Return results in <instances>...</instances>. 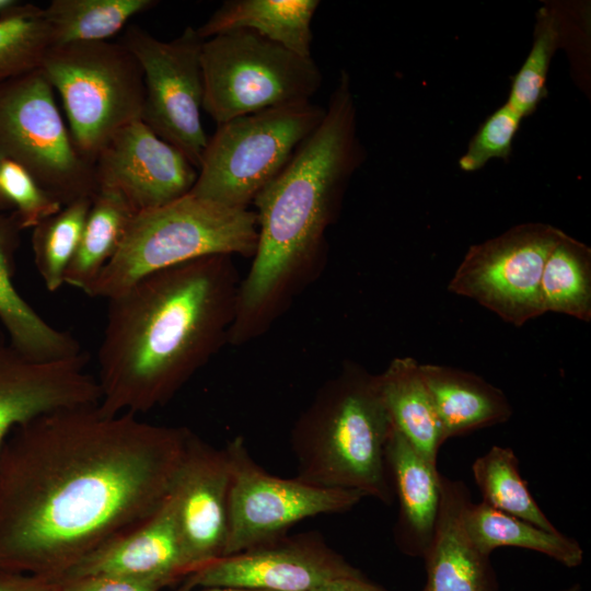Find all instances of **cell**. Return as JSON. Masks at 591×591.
I'll list each match as a JSON object with an SVG mask.
<instances>
[{
    "label": "cell",
    "mask_w": 591,
    "mask_h": 591,
    "mask_svg": "<svg viewBox=\"0 0 591 591\" xmlns=\"http://www.w3.org/2000/svg\"><path fill=\"white\" fill-rule=\"evenodd\" d=\"M99 187L118 192L136 212L187 195L198 170L141 119L121 128L94 161Z\"/></svg>",
    "instance_id": "obj_15"
},
{
    "label": "cell",
    "mask_w": 591,
    "mask_h": 591,
    "mask_svg": "<svg viewBox=\"0 0 591 591\" xmlns=\"http://www.w3.org/2000/svg\"><path fill=\"white\" fill-rule=\"evenodd\" d=\"M568 19L560 4H546L536 13L531 50L512 80L507 101L523 118L533 114L546 97L552 58L569 39Z\"/></svg>",
    "instance_id": "obj_29"
},
{
    "label": "cell",
    "mask_w": 591,
    "mask_h": 591,
    "mask_svg": "<svg viewBox=\"0 0 591 591\" xmlns=\"http://www.w3.org/2000/svg\"><path fill=\"white\" fill-rule=\"evenodd\" d=\"M311 591H387L371 582L364 575L329 580Z\"/></svg>",
    "instance_id": "obj_36"
},
{
    "label": "cell",
    "mask_w": 591,
    "mask_h": 591,
    "mask_svg": "<svg viewBox=\"0 0 591 591\" xmlns=\"http://www.w3.org/2000/svg\"><path fill=\"white\" fill-rule=\"evenodd\" d=\"M472 474L485 505L549 532L558 531L531 495L511 448L491 447L474 461Z\"/></svg>",
    "instance_id": "obj_28"
},
{
    "label": "cell",
    "mask_w": 591,
    "mask_h": 591,
    "mask_svg": "<svg viewBox=\"0 0 591 591\" xmlns=\"http://www.w3.org/2000/svg\"><path fill=\"white\" fill-rule=\"evenodd\" d=\"M189 429L97 405L14 428L0 450V570L60 580L166 500Z\"/></svg>",
    "instance_id": "obj_1"
},
{
    "label": "cell",
    "mask_w": 591,
    "mask_h": 591,
    "mask_svg": "<svg viewBox=\"0 0 591 591\" xmlns=\"http://www.w3.org/2000/svg\"><path fill=\"white\" fill-rule=\"evenodd\" d=\"M200 59L202 109L217 125L310 101L323 81L312 57L300 56L248 30L205 39Z\"/></svg>",
    "instance_id": "obj_8"
},
{
    "label": "cell",
    "mask_w": 591,
    "mask_h": 591,
    "mask_svg": "<svg viewBox=\"0 0 591 591\" xmlns=\"http://www.w3.org/2000/svg\"><path fill=\"white\" fill-rule=\"evenodd\" d=\"M187 573L174 507L167 496L152 517L83 558L59 581L108 575L166 587Z\"/></svg>",
    "instance_id": "obj_17"
},
{
    "label": "cell",
    "mask_w": 591,
    "mask_h": 591,
    "mask_svg": "<svg viewBox=\"0 0 591 591\" xmlns=\"http://www.w3.org/2000/svg\"><path fill=\"white\" fill-rule=\"evenodd\" d=\"M385 462L399 507L396 544L409 556L424 557L439 514L441 474L394 427L386 443Z\"/></svg>",
    "instance_id": "obj_19"
},
{
    "label": "cell",
    "mask_w": 591,
    "mask_h": 591,
    "mask_svg": "<svg viewBox=\"0 0 591 591\" xmlns=\"http://www.w3.org/2000/svg\"><path fill=\"white\" fill-rule=\"evenodd\" d=\"M10 208L8 201L2 195L1 188H0V211H4L5 209Z\"/></svg>",
    "instance_id": "obj_39"
},
{
    "label": "cell",
    "mask_w": 591,
    "mask_h": 591,
    "mask_svg": "<svg viewBox=\"0 0 591 591\" xmlns=\"http://www.w3.org/2000/svg\"><path fill=\"white\" fill-rule=\"evenodd\" d=\"M392 422L379 374L355 362L317 390L291 430L298 478L309 484L362 493L391 505L385 448Z\"/></svg>",
    "instance_id": "obj_4"
},
{
    "label": "cell",
    "mask_w": 591,
    "mask_h": 591,
    "mask_svg": "<svg viewBox=\"0 0 591 591\" xmlns=\"http://www.w3.org/2000/svg\"><path fill=\"white\" fill-rule=\"evenodd\" d=\"M158 4L154 0H53L44 9L51 46L104 42L135 15Z\"/></svg>",
    "instance_id": "obj_26"
},
{
    "label": "cell",
    "mask_w": 591,
    "mask_h": 591,
    "mask_svg": "<svg viewBox=\"0 0 591 591\" xmlns=\"http://www.w3.org/2000/svg\"><path fill=\"white\" fill-rule=\"evenodd\" d=\"M258 227L254 210L187 194L137 212L90 297L107 300L143 277L205 256L253 257Z\"/></svg>",
    "instance_id": "obj_5"
},
{
    "label": "cell",
    "mask_w": 591,
    "mask_h": 591,
    "mask_svg": "<svg viewBox=\"0 0 591 591\" xmlns=\"http://www.w3.org/2000/svg\"><path fill=\"white\" fill-rule=\"evenodd\" d=\"M39 69L62 101L78 151L93 164L121 128L141 119L142 69L121 43L50 46Z\"/></svg>",
    "instance_id": "obj_6"
},
{
    "label": "cell",
    "mask_w": 591,
    "mask_h": 591,
    "mask_svg": "<svg viewBox=\"0 0 591 591\" xmlns=\"http://www.w3.org/2000/svg\"><path fill=\"white\" fill-rule=\"evenodd\" d=\"M136 213L118 192L99 187L67 268L65 283L90 296L103 269L118 251Z\"/></svg>",
    "instance_id": "obj_24"
},
{
    "label": "cell",
    "mask_w": 591,
    "mask_h": 591,
    "mask_svg": "<svg viewBox=\"0 0 591 591\" xmlns=\"http://www.w3.org/2000/svg\"><path fill=\"white\" fill-rule=\"evenodd\" d=\"M21 227L12 215L0 211V323L11 345L35 361L77 357L79 341L44 320L16 290L13 278Z\"/></svg>",
    "instance_id": "obj_20"
},
{
    "label": "cell",
    "mask_w": 591,
    "mask_h": 591,
    "mask_svg": "<svg viewBox=\"0 0 591 591\" xmlns=\"http://www.w3.org/2000/svg\"><path fill=\"white\" fill-rule=\"evenodd\" d=\"M204 40L193 26L174 39L161 40L138 25L129 26L121 40L143 73L141 120L183 152L197 170L209 140L200 116Z\"/></svg>",
    "instance_id": "obj_11"
},
{
    "label": "cell",
    "mask_w": 591,
    "mask_h": 591,
    "mask_svg": "<svg viewBox=\"0 0 591 591\" xmlns=\"http://www.w3.org/2000/svg\"><path fill=\"white\" fill-rule=\"evenodd\" d=\"M224 450L230 486L223 556L285 535L304 519L346 512L366 498L356 490L320 487L298 477L271 475L250 454L243 437L233 438Z\"/></svg>",
    "instance_id": "obj_10"
},
{
    "label": "cell",
    "mask_w": 591,
    "mask_h": 591,
    "mask_svg": "<svg viewBox=\"0 0 591 591\" xmlns=\"http://www.w3.org/2000/svg\"><path fill=\"white\" fill-rule=\"evenodd\" d=\"M318 0H228L197 30L202 39L248 30L287 49L312 57V20Z\"/></svg>",
    "instance_id": "obj_22"
},
{
    "label": "cell",
    "mask_w": 591,
    "mask_h": 591,
    "mask_svg": "<svg viewBox=\"0 0 591 591\" xmlns=\"http://www.w3.org/2000/svg\"><path fill=\"white\" fill-rule=\"evenodd\" d=\"M229 486L224 448L189 430L169 493L188 573L224 554Z\"/></svg>",
    "instance_id": "obj_14"
},
{
    "label": "cell",
    "mask_w": 591,
    "mask_h": 591,
    "mask_svg": "<svg viewBox=\"0 0 591 591\" xmlns=\"http://www.w3.org/2000/svg\"><path fill=\"white\" fill-rule=\"evenodd\" d=\"M561 591H581V586L579 583H575Z\"/></svg>",
    "instance_id": "obj_40"
},
{
    "label": "cell",
    "mask_w": 591,
    "mask_h": 591,
    "mask_svg": "<svg viewBox=\"0 0 591 591\" xmlns=\"http://www.w3.org/2000/svg\"><path fill=\"white\" fill-rule=\"evenodd\" d=\"M202 591H263V590L236 588V587H213V588H205Z\"/></svg>",
    "instance_id": "obj_38"
},
{
    "label": "cell",
    "mask_w": 591,
    "mask_h": 591,
    "mask_svg": "<svg viewBox=\"0 0 591 591\" xmlns=\"http://www.w3.org/2000/svg\"><path fill=\"white\" fill-rule=\"evenodd\" d=\"M21 3L16 0H0V19L13 13Z\"/></svg>",
    "instance_id": "obj_37"
},
{
    "label": "cell",
    "mask_w": 591,
    "mask_h": 591,
    "mask_svg": "<svg viewBox=\"0 0 591 591\" xmlns=\"http://www.w3.org/2000/svg\"><path fill=\"white\" fill-rule=\"evenodd\" d=\"M464 519L471 540L488 556L498 547L513 546L538 552L568 568L578 567L583 560V549L576 540L559 531L544 530L482 501H471Z\"/></svg>",
    "instance_id": "obj_25"
},
{
    "label": "cell",
    "mask_w": 591,
    "mask_h": 591,
    "mask_svg": "<svg viewBox=\"0 0 591 591\" xmlns=\"http://www.w3.org/2000/svg\"><path fill=\"white\" fill-rule=\"evenodd\" d=\"M40 69L0 82V158L25 167L62 206L93 198L94 164L78 151Z\"/></svg>",
    "instance_id": "obj_9"
},
{
    "label": "cell",
    "mask_w": 591,
    "mask_h": 591,
    "mask_svg": "<svg viewBox=\"0 0 591 591\" xmlns=\"http://www.w3.org/2000/svg\"><path fill=\"white\" fill-rule=\"evenodd\" d=\"M420 372L430 393L442 439L502 424L512 415L505 393L483 378L456 368L425 363Z\"/></svg>",
    "instance_id": "obj_21"
},
{
    "label": "cell",
    "mask_w": 591,
    "mask_h": 591,
    "mask_svg": "<svg viewBox=\"0 0 591 591\" xmlns=\"http://www.w3.org/2000/svg\"><path fill=\"white\" fill-rule=\"evenodd\" d=\"M324 114L325 107L305 101L218 125L189 194L227 207L248 209L317 128Z\"/></svg>",
    "instance_id": "obj_7"
},
{
    "label": "cell",
    "mask_w": 591,
    "mask_h": 591,
    "mask_svg": "<svg viewBox=\"0 0 591 591\" xmlns=\"http://www.w3.org/2000/svg\"><path fill=\"white\" fill-rule=\"evenodd\" d=\"M363 157L350 76L343 70L321 124L253 201L257 247L240 282L228 344L263 335L320 273L326 230Z\"/></svg>",
    "instance_id": "obj_3"
},
{
    "label": "cell",
    "mask_w": 591,
    "mask_h": 591,
    "mask_svg": "<svg viewBox=\"0 0 591 591\" xmlns=\"http://www.w3.org/2000/svg\"><path fill=\"white\" fill-rule=\"evenodd\" d=\"M523 117L506 102L495 109L472 137L459 166L464 172H476L491 159L509 160L512 142Z\"/></svg>",
    "instance_id": "obj_33"
},
{
    "label": "cell",
    "mask_w": 591,
    "mask_h": 591,
    "mask_svg": "<svg viewBox=\"0 0 591 591\" xmlns=\"http://www.w3.org/2000/svg\"><path fill=\"white\" fill-rule=\"evenodd\" d=\"M441 502L431 543L424 555L422 591H498L490 556L482 553L465 528L471 497L462 480L441 474Z\"/></svg>",
    "instance_id": "obj_18"
},
{
    "label": "cell",
    "mask_w": 591,
    "mask_h": 591,
    "mask_svg": "<svg viewBox=\"0 0 591 591\" xmlns=\"http://www.w3.org/2000/svg\"><path fill=\"white\" fill-rule=\"evenodd\" d=\"M241 279L233 256H205L108 299L99 410L138 415L167 403L228 344Z\"/></svg>",
    "instance_id": "obj_2"
},
{
    "label": "cell",
    "mask_w": 591,
    "mask_h": 591,
    "mask_svg": "<svg viewBox=\"0 0 591 591\" xmlns=\"http://www.w3.org/2000/svg\"><path fill=\"white\" fill-rule=\"evenodd\" d=\"M544 312L591 320V248L564 233L551 251L542 274Z\"/></svg>",
    "instance_id": "obj_27"
},
{
    "label": "cell",
    "mask_w": 591,
    "mask_h": 591,
    "mask_svg": "<svg viewBox=\"0 0 591 591\" xmlns=\"http://www.w3.org/2000/svg\"><path fill=\"white\" fill-rule=\"evenodd\" d=\"M60 582V591H161L164 588L155 581L108 575L84 576Z\"/></svg>",
    "instance_id": "obj_34"
},
{
    "label": "cell",
    "mask_w": 591,
    "mask_h": 591,
    "mask_svg": "<svg viewBox=\"0 0 591 591\" xmlns=\"http://www.w3.org/2000/svg\"><path fill=\"white\" fill-rule=\"evenodd\" d=\"M91 202V198L78 199L33 228L34 263L50 292L59 290L65 283V275L78 247Z\"/></svg>",
    "instance_id": "obj_30"
},
{
    "label": "cell",
    "mask_w": 591,
    "mask_h": 591,
    "mask_svg": "<svg viewBox=\"0 0 591 591\" xmlns=\"http://www.w3.org/2000/svg\"><path fill=\"white\" fill-rule=\"evenodd\" d=\"M86 363L83 352L62 360H32L0 329V450L14 428L38 416L99 405V383Z\"/></svg>",
    "instance_id": "obj_16"
},
{
    "label": "cell",
    "mask_w": 591,
    "mask_h": 591,
    "mask_svg": "<svg viewBox=\"0 0 591 591\" xmlns=\"http://www.w3.org/2000/svg\"><path fill=\"white\" fill-rule=\"evenodd\" d=\"M547 223L514 225L502 234L472 245L448 285L514 326L545 314L541 279L545 262L564 235Z\"/></svg>",
    "instance_id": "obj_12"
},
{
    "label": "cell",
    "mask_w": 591,
    "mask_h": 591,
    "mask_svg": "<svg viewBox=\"0 0 591 591\" xmlns=\"http://www.w3.org/2000/svg\"><path fill=\"white\" fill-rule=\"evenodd\" d=\"M363 575L314 532L281 535L211 560L183 579L195 587H236L263 591H311L340 577Z\"/></svg>",
    "instance_id": "obj_13"
},
{
    "label": "cell",
    "mask_w": 591,
    "mask_h": 591,
    "mask_svg": "<svg viewBox=\"0 0 591 591\" xmlns=\"http://www.w3.org/2000/svg\"><path fill=\"white\" fill-rule=\"evenodd\" d=\"M50 46L44 9L22 2L0 19V82L39 69Z\"/></svg>",
    "instance_id": "obj_31"
},
{
    "label": "cell",
    "mask_w": 591,
    "mask_h": 591,
    "mask_svg": "<svg viewBox=\"0 0 591 591\" xmlns=\"http://www.w3.org/2000/svg\"><path fill=\"white\" fill-rule=\"evenodd\" d=\"M379 381L394 429L428 462L437 465L444 441L420 363L412 357L394 358L379 374Z\"/></svg>",
    "instance_id": "obj_23"
},
{
    "label": "cell",
    "mask_w": 591,
    "mask_h": 591,
    "mask_svg": "<svg viewBox=\"0 0 591 591\" xmlns=\"http://www.w3.org/2000/svg\"><path fill=\"white\" fill-rule=\"evenodd\" d=\"M61 586L47 577L0 570V591H60Z\"/></svg>",
    "instance_id": "obj_35"
},
{
    "label": "cell",
    "mask_w": 591,
    "mask_h": 591,
    "mask_svg": "<svg viewBox=\"0 0 591 591\" xmlns=\"http://www.w3.org/2000/svg\"><path fill=\"white\" fill-rule=\"evenodd\" d=\"M0 188L22 230L35 228L63 207L25 167L7 158H0Z\"/></svg>",
    "instance_id": "obj_32"
}]
</instances>
